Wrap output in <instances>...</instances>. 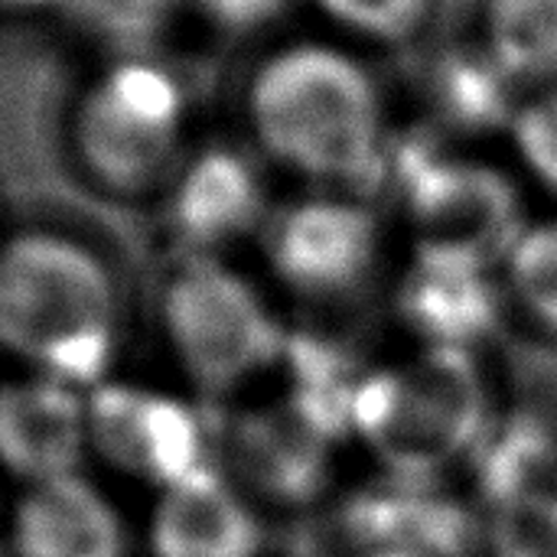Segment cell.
I'll return each instance as SVG.
<instances>
[{"instance_id":"obj_1","label":"cell","mask_w":557,"mask_h":557,"mask_svg":"<svg viewBox=\"0 0 557 557\" xmlns=\"http://www.w3.org/2000/svg\"><path fill=\"white\" fill-rule=\"evenodd\" d=\"M117 339V284L88 245L55 232L0 242V352L91 392L111 379Z\"/></svg>"},{"instance_id":"obj_2","label":"cell","mask_w":557,"mask_h":557,"mask_svg":"<svg viewBox=\"0 0 557 557\" xmlns=\"http://www.w3.org/2000/svg\"><path fill=\"white\" fill-rule=\"evenodd\" d=\"M248 121L274 160L307 176L356 180L379 160L375 82L336 46L300 42L268 55L248 85Z\"/></svg>"},{"instance_id":"obj_3","label":"cell","mask_w":557,"mask_h":557,"mask_svg":"<svg viewBox=\"0 0 557 557\" xmlns=\"http://www.w3.org/2000/svg\"><path fill=\"white\" fill-rule=\"evenodd\" d=\"M352 431L401 476H431L486 437V392L473 352L424 349L366 375Z\"/></svg>"},{"instance_id":"obj_4","label":"cell","mask_w":557,"mask_h":557,"mask_svg":"<svg viewBox=\"0 0 557 557\" xmlns=\"http://www.w3.org/2000/svg\"><path fill=\"white\" fill-rule=\"evenodd\" d=\"M160 323L176 366L202 395H232L287 352L264 297L219 258H183L163 287Z\"/></svg>"},{"instance_id":"obj_5","label":"cell","mask_w":557,"mask_h":557,"mask_svg":"<svg viewBox=\"0 0 557 557\" xmlns=\"http://www.w3.org/2000/svg\"><path fill=\"white\" fill-rule=\"evenodd\" d=\"M186 88L150 55H121L82 95L72 134L82 166L114 193L157 183L183 140Z\"/></svg>"},{"instance_id":"obj_6","label":"cell","mask_w":557,"mask_h":557,"mask_svg":"<svg viewBox=\"0 0 557 557\" xmlns=\"http://www.w3.org/2000/svg\"><path fill=\"white\" fill-rule=\"evenodd\" d=\"M88 424L91 454L153 493L215 467L219 434L180 395L108 379L88 392Z\"/></svg>"},{"instance_id":"obj_7","label":"cell","mask_w":557,"mask_h":557,"mask_svg":"<svg viewBox=\"0 0 557 557\" xmlns=\"http://www.w3.org/2000/svg\"><path fill=\"white\" fill-rule=\"evenodd\" d=\"M411 209L424 255L457 258L480 268H490V261L503 255L509 258L525 232L512 189L503 176L483 166H431L411 189Z\"/></svg>"},{"instance_id":"obj_8","label":"cell","mask_w":557,"mask_h":557,"mask_svg":"<svg viewBox=\"0 0 557 557\" xmlns=\"http://www.w3.org/2000/svg\"><path fill=\"white\" fill-rule=\"evenodd\" d=\"M379 251L375 219L349 199L313 196L287 206L268 228L277 277L304 294H339L366 277Z\"/></svg>"},{"instance_id":"obj_9","label":"cell","mask_w":557,"mask_h":557,"mask_svg":"<svg viewBox=\"0 0 557 557\" xmlns=\"http://www.w3.org/2000/svg\"><path fill=\"white\" fill-rule=\"evenodd\" d=\"M88 454V392L33 372L0 385V470L23 490L82 473Z\"/></svg>"},{"instance_id":"obj_10","label":"cell","mask_w":557,"mask_h":557,"mask_svg":"<svg viewBox=\"0 0 557 557\" xmlns=\"http://www.w3.org/2000/svg\"><path fill=\"white\" fill-rule=\"evenodd\" d=\"M264 215L258 170L232 147H206L189 157L166 189V228L186 258H215Z\"/></svg>"},{"instance_id":"obj_11","label":"cell","mask_w":557,"mask_h":557,"mask_svg":"<svg viewBox=\"0 0 557 557\" xmlns=\"http://www.w3.org/2000/svg\"><path fill=\"white\" fill-rule=\"evenodd\" d=\"M13 557H127V525L114 499L69 473L26 486L10 516Z\"/></svg>"},{"instance_id":"obj_12","label":"cell","mask_w":557,"mask_h":557,"mask_svg":"<svg viewBox=\"0 0 557 557\" xmlns=\"http://www.w3.org/2000/svg\"><path fill=\"white\" fill-rule=\"evenodd\" d=\"M150 557H258L261 522L219 467L157 493L147 519Z\"/></svg>"},{"instance_id":"obj_13","label":"cell","mask_w":557,"mask_h":557,"mask_svg":"<svg viewBox=\"0 0 557 557\" xmlns=\"http://www.w3.org/2000/svg\"><path fill=\"white\" fill-rule=\"evenodd\" d=\"M401 313L431 349L473 352L499 323V294L486 268L421 251L401 284Z\"/></svg>"},{"instance_id":"obj_14","label":"cell","mask_w":557,"mask_h":557,"mask_svg":"<svg viewBox=\"0 0 557 557\" xmlns=\"http://www.w3.org/2000/svg\"><path fill=\"white\" fill-rule=\"evenodd\" d=\"M428 476H401L388 490H375L356 506V529L369 535V548H398L421 557H441L460 545V512L424 490Z\"/></svg>"},{"instance_id":"obj_15","label":"cell","mask_w":557,"mask_h":557,"mask_svg":"<svg viewBox=\"0 0 557 557\" xmlns=\"http://www.w3.org/2000/svg\"><path fill=\"white\" fill-rule=\"evenodd\" d=\"M232 437L245 473L281 496H307L317 486L330 444L290 405L281 414L248 418Z\"/></svg>"},{"instance_id":"obj_16","label":"cell","mask_w":557,"mask_h":557,"mask_svg":"<svg viewBox=\"0 0 557 557\" xmlns=\"http://www.w3.org/2000/svg\"><path fill=\"white\" fill-rule=\"evenodd\" d=\"M480 450V476L486 483L493 512L522 499L555 496L557 444L539 428L486 431Z\"/></svg>"},{"instance_id":"obj_17","label":"cell","mask_w":557,"mask_h":557,"mask_svg":"<svg viewBox=\"0 0 557 557\" xmlns=\"http://www.w3.org/2000/svg\"><path fill=\"white\" fill-rule=\"evenodd\" d=\"M486 39L509 78L557 75V0H490Z\"/></svg>"},{"instance_id":"obj_18","label":"cell","mask_w":557,"mask_h":557,"mask_svg":"<svg viewBox=\"0 0 557 557\" xmlns=\"http://www.w3.org/2000/svg\"><path fill=\"white\" fill-rule=\"evenodd\" d=\"M176 0H65L62 13L91 39L121 55H147L150 42L170 26Z\"/></svg>"},{"instance_id":"obj_19","label":"cell","mask_w":557,"mask_h":557,"mask_svg":"<svg viewBox=\"0 0 557 557\" xmlns=\"http://www.w3.org/2000/svg\"><path fill=\"white\" fill-rule=\"evenodd\" d=\"M509 281L522 307L557 333V222L525 228L509 251Z\"/></svg>"},{"instance_id":"obj_20","label":"cell","mask_w":557,"mask_h":557,"mask_svg":"<svg viewBox=\"0 0 557 557\" xmlns=\"http://www.w3.org/2000/svg\"><path fill=\"white\" fill-rule=\"evenodd\" d=\"M493 557H557V493L493 512Z\"/></svg>"},{"instance_id":"obj_21","label":"cell","mask_w":557,"mask_h":557,"mask_svg":"<svg viewBox=\"0 0 557 557\" xmlns=\"http://www.w3.org/2000/svg\"><path fill=\"white\" fill-rule=\"evenodd\" d=\"M512 137L525 166L545 186L557 189V91H548L516 111Z\"/></svg>"},{"instance_id":"obj_22","label":"cell","mask_w":557,"mask_h":557,"mask_svg":"<svg viewBox=\"0 0 557 557\" xmlns=\"http://www.w3.org/2000/svg\"><path fill=\"white\" fill-rule=\"evenodd\" d=\"M317 3L336 23L379 39L405 36L408 29L418 26L428 7V0H317Z\"/></svg>"},{"instance_id":"obj_23","label":"cell","mask_w":557,"mask_h":557,"mask_svg":"<svg viewBox=\"0 0 557 557\" xmlns=\"http://www.w3.org/2000/svg\"><path fill=\"white\" fill-rule=\"evenodd\" d=\"M196 3L215 26L242 33L274 20L287 0H196Z\"/></svg>"},{"instance_id":"obj_24","label":"cell","mask_w":557,"mask_h":557,"mask_svg":"<svg viewBox=\"0 0 557 557\" xmlns=\"http://www.w3.org/2000/svg\"><path fill=\"white\" fill-rule=\"evenodd\" d=\"M7 10H62L65 0H0Z\"/></svg>"},{"instance_id":"obj_25","label":"cell","mask_w":557,"mask_h":557,"mask_svg":"<svg viewBox=\"0 0 557 557\" xmlns=\"http://www.w3.org/2000/svg\"><path fill=\"white\" fill-rule=\"evenodd\" d=\"M359 557H421V555H411V552H398V548H369L366 555Z\"/></svg>"}]
</instances>
